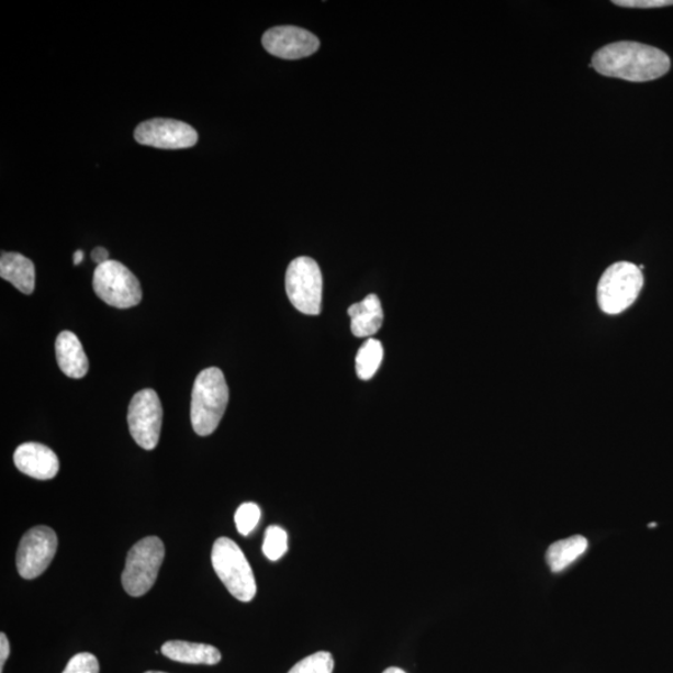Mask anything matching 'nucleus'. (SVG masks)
I'll list each match as a JSON object with an SVG mask.
<instances>
[{
	"label": "nucleus",
	"instance_id": "11",
	"mask_svg": "<svg viewBox=\"0 0 673 673\" xmlns=\"http://www.w3.org/2000/svg\"><path fill=\"white\" fill-rule=\"evenodd\" d=\"M262 44L274 57L290 60L310 57L319 48L315 34L292 25L276 26L267 31Z\"/></svg>",
	"mask_w": 673,
	"mask_h": 673
},
{
	"label": "nucleus",
	"instance_id": "14",
	"mask_svg": "<svg viewBox=\"0 0 673 673\" xmlns=\"http://www.w3.org/2000/svg\"><path fill=\"white\" fill-rule=\"evenodd\" d=\"M348 315L352 334L359 338L374 336L383 325L382 304L375 294H370L362 302L352 304Z\"/></svg>",
	"mask_w": 673,
	"mask_h": 673
},
{
	"label": "nucleus",
	"instance_id": "15",
	"mask_svg": "<svg viewBox=\"0 0 673 673\" xmlns=\"http://www.w3.org/2000/svg\"><path fill=\"white\" fill-rule=\"evenodd\" d=\"M164 657L189 665L214 666L221 661V652L206 643L168 641L162 644Z\"/></svg>",
	"mask_w": 673,
	"mask_h": 673
},
{
	"label": "nucleus",
	"instance_id": "20",
	"mask_svg": "<svg viewBox=\"0 0 673 673\" xmlns=\"http://www.w3.org/2000/svg\"><path fill=\"white\" fill-rule=\"evenodd\" d=\"M335 660L329 652L319 651L304 658L289 673H334Z\"/></svg>",
	"mask_w": 673,
	"mask_h": 673
},
{
	"label": "nucleus",
	"instance_id": "17",
	"mask_svg": "<svg viewBox=\"0 0 673 673\" xmlns=\"http://www.w3.org/2000/svg\"><path fill=\"white\" fill-rule=\"evenodd\" d=\"M588 548V541L583 535H574L559 540L547 551V562L552 573H560L573 564Z\"/></svg>",
	"mask_w": 673,
	"mask_h": 673
},
{
	"label": "nucleus",
	"instance_id": "10",
	"mask_svg": "<svg viewBox=\"0 0 673 673\" xmlns=\"http://www.w3.org/2000/svg\"><path fill=\"white\" fill-rule=\"evenodd\" d=\"M135 141L156 149L178 150L197 145L199 135L192 126L173 119H153L136 127Z\"/></svg>",
	"mask_w": 673,
	"mask_h": 673
},
{
	"label": "nucleus",
	"instance_id": "27",
	"mask_svg": "<svg viewBox=\"0 0 673 673\" xmlns=\"http://www.w3.org/2000/svg\"><path fill=\"white\" fill-rule=\"evenodd\" d=\"M383 673H407V672L399 668H390V669H386Z\"/></svg>",
	"mask_w": 673,
	"mask_h": 673
},
{
	"label": "nucleus",
	"instance_id": "1",
	"mask_svg": "<svg viewBox=\"0 0 673 673\" xmlns=\"http://www.w3.org/2000/svg\"><path fill=\"white\" fill-rule=\"evenodd\" d=\"M592 67L604 77L633 82L657 80L670 70L665 52L636 42H617L597 51Z\"/></svg>",
	"mask_w": 673,
	"mask_h": 673
},
{
	"label": "nucleus",
	"instance_id": "22",
	"mask_svg": "<svg viewBox=\"0 0 673 673\" xmlns=\"http://www.w3.org/2000/svg\"><path fill=\"white\" fill-rule=\"evenodd\" d=\"M99 662L94 654L81 652L71 658L63 673H99Z\"/></svg>",
	"mask_w": 673,
	"mask_h": 673
},
{
	"label": "nucleus",
	"instance_id": "23",
	"mask_svg": "<svg viewBox=\"0 0 673 673\" xmlns=\"http://www.w3.org/2000/svg\"><path fill=\"white\" fill-rule=\"evenodd\" d=\"M613 3L625 8L651 9L673 5V0H615Z\"/></svg>",
	"mask_w": 673,
	"mask_h": 673
},
{
	"label": "nucleus",
	"instance_id": "21",
	"mask_svg": "<svg viewBox=\"0 0 673 673\" xmlns=\"http://www.w3.org/2000/svg\"><path fill=\"white\" fill-rule=\"evenodd\" d=\"M261 519V509L255 503H244L239 505L235 514L237 531L244 537H248Z\"/></svg>",
	"mask_w": 673,
	"mask_h": 673
},
{
	"label": "nucleus",
	"instance_id": "19",
	"mask_svg": "<svg viewBox=\"0 0 673 673\" xmlns=\"http://www.w3.org/2000/svg\"><path fill=\"white\" fill-rule=\"evenodd\" d=\"M263 554L271 561L280 560L289 550L288 532L281 527L271 525L265 532Z\"/></svg>",
	"mask_w": 673,
	"mask_h": 673
},
{
	"label": "nucleus",
	"instance_id": "2",
	"mask_svg": "<svg viewBox=\"0 0 673 673\" xmlns=\"http://www.w3.org/2000/svg\"><path fill=\"white\" fill-rule=\"evenodd\" d=\"M227 403L228 386L223 371L215 367L202 371L191 396V423L197 435L207 437L217 429Z\"/></svg>",
	"mask_w": 673,
	"mask_h": 673
},
{
	"label": "nucleus",
	"instance_id": "13",
	"mask_svg": "<svg viewBox=\"0 0 673 673\" xmlns=\"http://www.w3.org/2000/svg\"><path fill=\"white\" fill-rule=\"evenodd\" d=\"M55 354H57V361L64 374L76 378V380L87 375L88 357L79 338L72 332H61L55 343Z\"/></svg>",
	"mask_w": 673,
	"mask_h": 673
},
{
	"label": "nucleus",
	"instance_id": "4",
	"mask_svg": "<svg viewBox=\"0 0 673 673\" xmlns=\"http://www.w3.org/2000/svg\"><path fill=\"white\" fill-rule=\"evenodd\" d=\"M643 285L640 267L616 262L608 267L597 284V303L606 315H620L638 300Z\"/></svg>",
	"mask_w": 673,
	"mask_h": 673
},
{
	"label": "nucleus",
	"instance_id": "16",
	"mask_svg": "<svg viewBox=\"0 0 673 673\" xmlns=\"http://www.w3.org/2000/svg\"><path fill=\"white\" fill-rule=\"evenodd\" d=\"M0 278L11 282L22 293L31 294L35 289L34 263L21 254H3L0 257Z\"/></svg>",
	"mask_w": 673,
	"mask_h": 673
},
{
	"label": "nucleus",
	"instance_id": "8",
	"mask_svg": "<svg viewBox=\"0 0 673 673\" xmlns=\"http://www.w3.org/2000/svg\"><path fill=\"white\" fill-rule=\"evenodd\" d=\"M128 430L142 448L158 446L162 426V407L158 393L144 390L133 396L127 412Z\"/></svg>",
	"mask_w": 673,
	"mask_h": 673
},
{
	"label": "nucleus",
	"instance_id": "26",
	"mask_svg": "<svg viewBox=\"0 0 673 673\" xmlns=\"http://www.w3.org/2000/svg\"><path fill=\"white\" fill-rule=\"evenodd\" d=\"M85 260V253L81 250L74 254V265H80Z\"/></svg>",
	"mask_w": 673,
	"mask_h": 673
},
{
	"label": "nucleus",
	"instance_id": "25",
	"mask_svg": "<svg viewBox=\"0 0 673 673\" xmlns=\"http://www.w3.org/2000/svg\"><path fill=\"white\" fill-rule=\"evenodd\" d=\"M91 258L99 266L109 261V253L104 247L94 248L93 253H91Z\"/></svg>",
	"mask_w": 673,
	"mask_h": 673
},
{
	"label": "nucleus",
	"instance_id": "5",
	"mask_svg": "<svg viewBox=\"0 0 673 673\" xmlns=\"http://www.w3.org/2000/svg\"><path fill=\"white\" fill-rule=\"evenodd\" d=\"M165 559L164 542L158 537H147L128 551L122 583L133 597L145 595L158 579Z\"/></svg>",
	"mask_w": 673,
	"mask_h": 673
},
{
	"label": "nucleus",
	"instance_id": "24",
	"mask_svg": "<svg viewBox=\"0 0 673 673\" xmlns=\"http://www.w3.org/2000/svg\"><path fill=\"white\" fill-rule=\"evenodd\" d=\"M11 653V644L4 632L0 633V673H3L5 662Z\"/></svg>",
	"mask_w": 673,
	"mask_h": 673
},
{
	"label": "nucleus",
	"instance_id": "28",
	"mask_svg": "<svg viewBox=\"0 0 673 673\" xmlns=\"http://www.w3.org/2000/svg\"><path fill=\"white\" fill-rule=\"evenodd\" d=\"M145 673H166V672H161V671H147Z\"/></svg>",
	"mask_w": 673,
	"mask_h": 673
},
{
	"label": "nucleus",
	"instance_id": "18",
	"mask_svg": "<svg viewBox=\"0 0 673 673\" xmlns=\"http://www.w3.org/2000/svg\"><path fill=\"white\" fill-rule=\"evenodd\" d=\"M384 350L380 340L367 339L356 357V371L363 381H370L375 375L383 361Z\"/></svg>",
	"mask_w": 673,
	"mask_h": 673
},
{
	"label": "nucleus",
	"instance_id": "9",
	"mask_svg": "<svg viewBox=\"0 0 673 673\" xmlns=\"http://www.w3.org/2000/svg\"><path fill=\"white\" fill-rule=\"evenodd\" d=\"M57 549V534L52 528L41 525L26 531L16 552L18 573L26 580L40 577L52 564Z\"/></svg>",
	"mask_w": 673,
	"mask_h": 673
},
{
	"label": "nucleus",
	"instance_id": "3",
	"mask_svg": "<svg viewBox=\"0 0 673 673\" xmlns=\"http://www.w3.org/2000/svg\"><path fill=\"white\" fill-rule=\"evenodd\" d=\"M211 561L229 594L243 603L254 601L257 593L254 571L244 551L234 540L217 539L212 548Z\"/></svg>",
	"mask_w": 673,
	"mask_h": 673
},
{
	"label": "nucleus",
	"instance_id": "7",
	"mask_svg": "<svg viewBox=\"0 0 673 673\" xmlns=\"http://www.w3.org/2000/svg\"><path fill=\"white\" fill-rule=\"evenodd\" d=\"M93 288L100 300L116 309H132L143 299L139 280L117 261L109 260L97 267Z\"/></svg>",
	"mask_w": 673,
	"mask_h": 673
},
{
	"label": "nucleus",
	"instance_id": "6",
	"mask_svg": "<svg viewBox=\"0 0 673 673\" xmlns=\"http://www.w3.org/2000/svg\"><path fill=\"white\" fill-rule=\"evenodd\" d=\"M285 291L294 309L304 315H319L324 280L318 263L310 257L293 260L285 272Z\"/></svg>",
	"mask_w": 673,
	"mask_h": 673
},
{
	"label": "nucleus",
	"instance_id": "29",
	"mask_svg": "<svg viewBox=\"0 0 673 673\" xmlns=\"http://www.w3.org/2000/svg\"><path fill=\"white\" fill-rule=\"evenodd\" d=\"M657 525H658L657 523H652V524L649 525V528H654V527H657Z\"/></svg>",
	"mask_w": 673,
	"mask_h": 673
},
{
	"label": "nucleus",
	"instance_id": "12",
	"mask_svg": "<svg viewBox=\"0 0 673 673\" xmlns=\"http://www.w3.org/2000/svg\"><path fill=\"white\" fill-rule=\"evenodd\" d=\"M14 464L27 476L49 481L59 472V459L54 451L41 442H24L16 448Z\"/></svg>",
	"mask_w": 673,
	"mask_h": 673
}]
</instances>
